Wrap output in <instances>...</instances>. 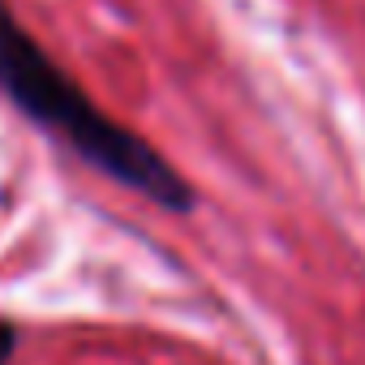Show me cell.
<instances>
[{"label":"cell","instance_id":"7a4b0ae2","mask_svg":"<svg viewBox=\"0 0 365 365\" xmlns=\"http://www.w3.org/2000/svg\"><path fill=\"white\" fill-rule=\"evenodd\" d=\"M14 348H18V327L0 318V365H5V361L14 356Z\"/></svg>","mask_w":365,"mask_h":365},{"label":"cell","instance_id":"6da1fadb","mask_svg":"<svg viewBox=\"0 0 365 365\" xmlns=\"http://www.w3.org/2000/svg\"><path fill=\"white\" fill-rule=\"evenodd\" d=\"M0 91L26 112L39 129L56 133L82 163L112 176L116 185L142 194L146 202L185 215L198 207V194L142 133L112 120L61 65L56 56L22 26L9 0H0Z\"/></svg>","mask_w":365,"mask_h":365}]
</instances>
